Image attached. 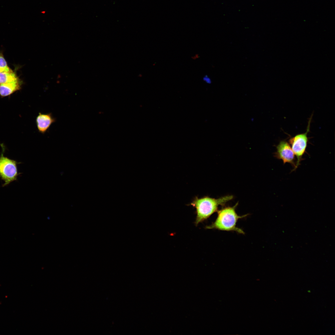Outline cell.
<instances>
[{
    "mask_svg": "<svg viewBox=\"0 0 335 335\" xmlns=\"http://www.w3.org/2000/svg\"><path fill=\"white\" fill-rule=\"evenodd\" d=\"M233 196L227 195L215 199L207 196L201 198L195 196L188 205L196 209V217L195 224L197 226L209 218L213 213L217 211L219 206H223L232 200Z\"/></svg>",
    "mask_w": 335,
    "mask_h": 335,
    "instance_id": "6da1fadb",
    "label": "cell"
},
{
    "mask_svg": "<svg viewBox=\"0 0 335 335\" xmlns=\"http://www.w3.org/2000/svg\"><path fill=\"white\" fill-rule=\"evenodd\" d=\"M237 203L232 207H226L217 211V216L215 221L210 225L207 226V229H216L226 231H234L239 233L244 234L241 229L236 226L239 219L245 217L248 214L238 215L235 211L238 205Z\"/></svg>",
    "mask_w": 335,
    "mask_h": 335,
    "instance_id": "7a4b0ae2",
    "label": "cell"
},
{
    "mask_svg": "<svg viewBox=\"0 0 335 335\" xmlns=\"http://www.w3.org/2000/svg\"><path fill=\"white\" fill-rule=\"evenodd\" d=\"M2 151L0 155V178L4 182L2 186L17 180L20 173L18 172L17 165L20 163L4 155V146L2 145Z\"/></svg>",
    "mask_w": 335,
    "mask_h": 335,
    "instance_id": "3957f363",
    "label": "cell"
},
{
    "mask_svg": "<svg viewBox=\"0 0 335 335\" xmlns=\"http://www.w3.org/2000/svg\"><path fill=\"white\" fill-rule=\"evenodd\" d=\"M312 116L310 118L306 132L304 133L297 134L291 137L289 140V144L291 145L293 151L297 157L295 170L300 165L302 160V157L306 151L308 139L307 136L310 131V124Z\"/></svg>",
    "mask_w": 335,
    "mask_h": 335,
    "instance_id": "277c9868",
    "label": "cell"
},
{
    "mask_svg": "<svg viewBox=\"0 0 335 335\" xmlns=\"http://www.w3.org/2000/svg\"><path fill=\"white\" fill-rule=\"evenodd\" d=\"M276 148L275 157L281 160L284 164L286 163H290L294 167L293 170L294 171L296 166L295 155L290 144L285 141H282L276 146Z\"/></svg>",
    "mask_w": 335,
    "mask_h": 335,
    "instance_id": "5b68a950",
    "label": "cell"
},
{
    "mask_svg": "<svg viewBox=\"0 0 335 335\" xmlns=\"http://www.w3.org/2000/svg\"><path fill=\"white\" fill-rule=\"evenodd\" d=\"M56 121V119L51 113H39L36 118V124L38 132L42 134L45 133Z\"/></svg>",
    "mask_w": 335,
    "mask_h": 335,
    "instance_id": "8992f818",
    "label": "cell"
},
{
    "mask_svg": "<svg viewBox=\"0 0 335 335\" xmlns=\"http://www.w3.org/2000/svg\"><path fill=\"white\" fill-rule=\"evenodd\" d=\"M23 82L19 78L12 82L0 84V96L4 97L9 96L20 90Z\"/></svg>",
    "mask_w": 335,
    "mask_h": 335,
    "instance_id": "52a82bcc",
    "label": "cell"
},
{
    "mask_svg": "<svg viewBox=\"0 0 335 335\" xmlns=\"http://www.w3.org/2000/svg\"><path fill=\"white\" fill-rule=\"evenodd\" d=\"M19 78L15 71L0 72V84L10 82Z\"/></svg>",
    "mask_w": 335,
    "mask_h": 335,
    "instance_id": "ba28073f",
    "label": "cell"
},
{
    "mask_svg": "<svg viewBox=\"0 0 335 335\" xmlns=\"http://www.w3.org/2000/svg\"><path fill=\"white\" fill-rule=\"evenodd\" d=\"M13 71L9 67L2 51H0V72Z\"/></svg>",
    "mask_w": 335,
    "mask_h": 335,
    "instance_id": "9c48e42d",
    "label": "cell"
},
{
    "mask_svg": "<svg viewBox=\"0 0 335 335\" xmlns=\"http://www.w3.org/2000/svg\"><path fill=\"white\" fill-rule=\"evenodd\" d=\"M203 80L205 82L207 83L211 84L212 83V80L210 77L208 76L207 75H205L203 78Z\"/></svg>",
    "mask_w": 335,
    "mask_h": 335,
    "instance_id": "30bf717a",
    "label": "cell"
}]
</instances>
